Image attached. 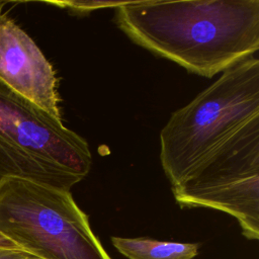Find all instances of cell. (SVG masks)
<instances>
[{"label": "cell", "instance_id": "cell-7", "mask_svg": "<svg viewBox=\"0 0 259 259\" xmlns=\"http://www.w3.org/2000/svg\"><path fill=\"white\" fill-rule=\"evenodd\" d=\"M111 243L128 259H193L198 251L197 244L165 242L149 238L112 237Z\"/></svg>", "mask_w": 259, "mask_h": 259}, {"label": "cell", "instance_id": "cell-2", "mask_svg": "<svg viewBox=\"0 0 259 259\" xmlns=\"http://www.w3.org/2000/svg\"><path fill=\"white\" fill-rule=\"evenodd\" d=\"M259 125V60L224 71L160 132V162L171 186L200 169L250 128Z\"/></svg>", "mask_w": 259, "mask_h": 259}, {"label": "cell", "instance_id": "cell-1", "mask_svg": "<svg viewBox=\"0 0 259 259\" xmlns=\"http://www.w3.org/2000/svg\"><path fill=\"white\" fill-rule=\"evenodd\" d=\"M115 23L135 44L211 78L259 49V0L122 1Z\"/></svg>", "mask_w": 259, "mask_h": 259}, {"label": "cell", "instance_id": "cell-6", "mask_svg": "<svg viewBox=\"0 0 259 259\" xmlns=\"http://www.w3.org/2000/svg\"><path fill=\"white\" fill-rule=\"evenodd\" d=\"M0 1V83L48 114L62 119L56 72L34 40Z\"/></svg>", "mask_w": 259, "mask_h": 259}, {"label": "cell", "instance_id": "cell-9", "mask_svg": "<svg viewBox=\"0 0 259 259\" xmlns=\"http://www.w3.org/2000/svg\"><path fill=\"white\" fill-rule=\"evenodd\" d=\"M0 259H39L0 234Z\"/></svg>", "mask_w": 259, "mask_h": 259}, {"label": "cell", "instance_id": "cell-3", "mask_svg": "<svg viewBox=\"0 0 259 259\" xmlns=\"http://www.w3.org/2000/svg\"><path fill=\"white\" fill-rule=\"evenodd\" d=\"M91 166L89 145L81 136L0 83V180L71 190Z\"/></svg>", "mask_w": 259, "mask_h": 259}, {"label": "cell", "instance_id": "cell-5", "mask_svg": "<svg viewBox=\"0 0 259 259\" xmlns=\"http://www.w3.org/2000/svg\"><path fill=\"white\" fill-rule=\"evenodd\" d=\"M181 207H207L237 220L249 240L259 238V125L171 186Z\"/></svg>", "mask_w": 259, "mask_h": 259}, {"label": "cell", "instance_id": "cell-8", "mask_svg": "<svg viewBox=\"0 0 259 259\" xmlns=\"http://www.w3.org/2000/svg\"><path fill=\"white\" fill-rule=\"evenodd\" d=\"M75 13H88L101 8H116L122 1H54L48 2Z\"/></svg>", "mask_w": 259, "mask_h": 259}, {"label": "cell", "instance_id": "cell-4", "mask_svg": "<svg viewBox=\"0 0 259 259\" xmlns=\"http://www.w3.org/2000/svg\"><path fill=\"white\" fill-rule=\"evenodd\" d=\"M0 234L39 259H112L71 190L0 180Z\"/></svg>", "mask_w": 259, "mask_h": 259}]
</instances>
